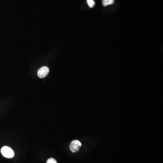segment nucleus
<instances>
[{
    "label": "nucleus",
    "instance_id": "nucleus-1",
    "mask_svg": "<svg viewBox=\"0 0 163 163\" xmlns=\"http://www.w3.org/2000/svg\"><path fill=\"white\" fill-rule=\"evenodd\" d=\"M1 151L3 156L7 158H12L14 156V152L8 146H4L1 148Z\"/></svg>",
    "mask_w": 163,
    "mask_h": 163
},
{
    "label": "nucleus",
    "instance_id": "nucleus-2",
    "mask_svg": "<svg viewBox=\"0 0 163 163\" xmlns=\"http://www.w3.org/2000/svg\"><path fill=\"white\" fill-rule=\"evenodd\" d=\"M81 143L77 140H74L72 141L70 145V149L72 152H77L79 151L81 147Z\"/></svg>",
    "mask_w": 163,
    "mask_h": 163
},
{
    "label": "nucleus",
    "instance_id": "nucleus-3",
    "mask_svg": "<svg viewBox=\"0 0 163 163\" xmlns=\"http://www.w3.org/2000/svg\"><path fill=\"white\" fill-rule=\"evenodd\" d=\"M49 71L50 70L48 67L46 66H44L41 67L39 70L38 71V75L40 78H44L48 75Z\"/></svg>",
    "mask_w": 163,
    "mask_h": 163
},
{
    "label": "nucleus",
    "instance_id": "nucleus-4",
    "mask_svg": "<svg viewBox=\"0 0 163 163\" xmlns=\"http://www.w3.org/2000/svg\"><path fill=\"white\" fill-rule=\"evenodd\" d=\"M114 2V0H102V4L104 7L112 5Z\"/></svg>",
    "mask_w": 163,
    "mask_h": 163
},
{
    "label": "nucleus",
    "instance_id": "nucleus-5",
    "mask_svg": "<svg viewBox=\"0 0 163 163\" xmlns=\"http://www.w3.org/2000/svg\"><path fill=\"white\" fill-rule=\"evenodd\" d=\"M87 2L89 7L90 8L94 7L95 4L94 0H87Z\"/></svg>",
    "mask_w": 163,
    "mask_h": 163
},
{
    "label": "nucleus",
    "instance_id": "nucleus-6",
    "mask_svg": "<svg viewBox=\"0 0 163 163\" xmlns=\"http://www.w3.org/2000/svg\"><path fill=\"white\" fill-rule=\"evenodd\" d=\"M58 163L57 162L56 160L52 158H50L49 159H48L47 161V163Z\"/></svg>",
    "mask_w": 163,
    "mask_h": 163
}]
</instances>
